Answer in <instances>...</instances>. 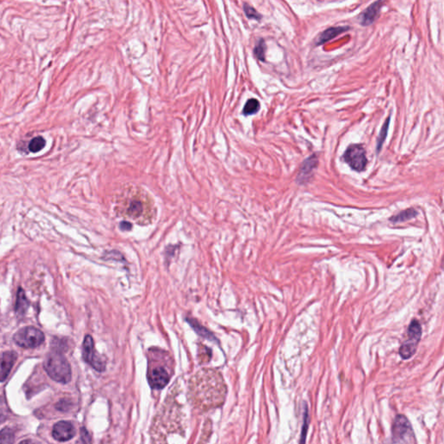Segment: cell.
Instances as JSON below:
<instances>
[{
    "mask_svg": "<svg viewBox=\"0 0 444 444\" xmlns=\"http://www.w3.org/2000/svg\"><path fill=\"white\" fill-rule=\"evenodd\" d=\"M45 144H46V141L44 137H40V136L34 137L32 138V140H31V142L29 143V151L31 153H37L45 148Z\"/></svg>",
    "mask_w": 444,
    "mask_h": 444,
    "instance_id": "d6986e66",
    "label": "cell"
},
{
    "mask_svg": "<svg viewBox=\"0 0 444 444\" xmlns=\"http://www.w3.org/2000/svg\"><path fill=\"white\" fill-rule=\"evenodd\" d=\"M260 104L259 101L255 98L249 99L246 104H245L243 109V114L245 115H255L260 110Z\"/></svg>",
    "mask_w": 444,
    "mask_h": 444,
    "instance_id": "ac0fdd59",
    "label": "cell"
},
{
    "mask_svg": "<svg viewBox=\"0 0 444 444\" xmlns=\"http://www.w3.org/2000/svg\"><path fill=\"white\" fill-rule=\"evenodd\" d=\"M318 164H319V160L315 155L308 157L307 159L302 163L297 181L300 184L307 182L310 179L311 176H313V171L317 168Z\"/></svg>",
    "mask_w": 444,
    "mask_h": 444,
    "instance_id": "9c48e42d",
    "label": "cell"
},
{
    "mask_svg": "<svg viewBox=\"0 0 444 444\" xmlns=\"http://www.w3.org/2000/svg\"><path fill=\"white\" fill-rule=\"evenodd\" d=\"M265 49L266 45L264 40H259L257 45H255V55L260 61H265Z\"/></svg>",
    "mask_w": 444,
    "mask_h": 444,
    "instance_id": "44dd1931",
    "label": "cell"
},
{
    "mask_svg": "<svg viewBox=\"0 0 444 444\" xmlns=\"http://www.w3.org/2000/svg\"><path fill=\"white\" fill-rule=\"evenodd\" d=\"M422 336V327L419 322L413 320L408 328V339L401 345L399 354L403 359H409L416 353L417 344Z\"/></svg>",
    "mask_w": 444,
    "mask_h": 444,
    "instance_id": "3957f363",
    "label": "cell"
},
{
    "mask_svg": "<svg viewBox=\"0 0 444 444\" xmlns=\"http://www.w3.org/2000/svg\"><path fill=\"white\" fill-rule=\"evenodd\" d=\"M1 444L14 443V434L8 428H4L1 430Z\"/></svg>",
    "mask_w": 444,
    "mask_h": 444,
    "instance_id": "ffe728a7",
    "label": "cell"
},
{
    "mask_svg": "<svg viewBox=\"0 0 444 444\" xmlns=\"http://www.w3.org/2000/svg\"><path fill=\"white\" fill-rule=\"evenodd\" d=\"M390 121H391V119H390V118H388V119L386 120L385 123L383 124V128L381 129V133H380L378 139H377V152L381 149L383 142L385 141L386 137H387V132H388Z\"/></svg>",
    "mask_w": 444,
    "mask_h": 444,
    "instance_id": "7402d4cb",
    "label": "cell"
},
{
    "mask_svg": "<svg viewBox=\"0 0 444 444\" xmlns=\"http://www.w3.org/2000/svg\"><path fill=\"white\" fill-rule=\"evenodd\" d=\"M20 444H35V442L31 441V440H25V441H21Z\"/></svg>",
    "mask_w": 444,
    "mask_h": 444,
    "instance_id": "cb8c5ba5",
    "label": "cell"
},
{
    "mask_svg": "<svg viewBox=\"0 0 444 444\" xmlns=\"http://www.w3.org/2000/svg\"><path fill=\"white\" fill-rule=\"evenodd\" d=\"M416 215H417V212H416V210L413 209V208H410V209L404 210V211H402L399 214H397V215L392 216L391 218V222H393V223L403 222V221H408V220L414 218Z\"/></svg>",
    "mask_w": 444,
    "mask_h": 444,
    "instance_id": "2e32d148",
    "label": "cell"
},
{
    "mask_svg": "<svg viewBox=\"0 0 444 444\" xmlns=\"http://www.w3.org/2000/svg\"><path fill=\"white\" fill-rule=\"evenodd\" d=\"M344 162L355 171L364 170L367 165L365 149L360 144H352L347 148L344 154Z\"/></svg>",
    "mask_w": 444,
    "mask_h": 444,
    "instance_id": "277c9868",
    "label": "cell"
},
{
    "mask_svg": "<svg viewBox=\"0 0 444 444\" xmlns=\"http://www.w3.org/2000/svg\"><path fill=\"white\" fill-rule=\"evenodd\" d=\"M28 299L25 296V291L20 287L18 289V292H17V302H16L15 311H16L17 314L22 316L26 313V311L28 309Z\"/></svg>",
    "mask_w": 444,
    "mask_h": 444,
    "instance_id": "9a60e30c",
    "label": "cell"
},
{
    "mask_svg": "<svg viewBox=\"0 0 444 444\" xmlns=\"http://www.w3.org/2000/svg\"><path fill=\"white\" fill-rule=\"evenodd\" d=\"M244 11H245L246 16L248 17L249 20H257V21H260L261 20V16H260V13L254 7L249 6L248 4L244 5Z\"/></svg>",
    "mask_w": 444,
    "mask_h": 444,
    "instance_id": "603a6c76",
    "label": "cell"
},
{
    "mask_svg": "<svg viewBox=\"0 0 444 444\" xmlns=\"http://www.w3.org/2000/svg\"><path fill=\"white\" fill-rule=\"evenodd\" d=\"M83 358L87 363L98 372H104L105 370V362L96 353L92 337L87 335L83 343Z\"/></svg>",
    "mask_w": 444,
    "mask_h": 444,
    "instance_id": "8992f818",
    "label": "cell"
},
{
    "mask_svg": "<svg viewBox=\"0 0 444 444\" xmlns=\"http://www.w3.org/2000/svg\"><path fill=\"white\" fill-rule=\"evenodd\" d=\"M145 203L140 199L133 198L126 208V214L132 218H139L144 213Z\"/></svg>",
    "mask_w": 444,
    "mask_h": 444,
    "instance_id": "7c38bea8",
    "label": "cell"
},
{
    "mask_svg": "<svg viewBox=\"0 0 444 444\" xmlns=\"http://www.w3.org/2000/svg\"><path fill=\"white\" fill-rule=\"evenodd\" d=\"M13 340L18 346L32 349L40 346L45 341V334L34 326L24 327L13 336Z\"/></svg>",
    "mask_w": 444,
    "mask_h": 444,
    "instance_id": "7a4b0ae2",
    "label": "cell"
},
{
    "mask_svg": "<svg viewBox=\"0 0 444 444\" xmlns=\"http://www.w3.org/2000/svg\"><path fill=\"white\" fill-rule=\"evenodd\" d=\"M75 428L72 423L66 421H62L54 425L52 436L59 441H69L75 436Z\"/></svg>",
    "mask_w": 444,
    "mask_h": 444,
    "instance_id": "52a82bcc",
    "label": "cell"
},
{
    "mask_svg": "<svg viewBox=\"0 0 444 444\" xmlns=\"http://www.w3.org/2000/svg\"><path fill=\"white\" fill-rule=\"evenodd\" d=\"M44 367L50 378L56 382L67 383L71 379L70 363L59 351H53L47 355Z\"/></svg>",
    "mask_w": 444,
    "mask_h": 444,
    "instance_id": "6da1fadb",
    "label": "cell"
},
{
    "mask_svg": "<svg viewBox=\"0 0 444 444\" xmlns=\"http://www.w3.org/2000/svg\"><path fill=\"white\" fill-rule=\"evenodd\" d=\"M169 381L168 372L162 367H157L149 372L148 383L154 389H162Z\"/></svg>",
    "mask_w": 444,
    "mask_h": 444,
    "instance_id": "ba28073f",
    "label": "cell"
},
{
    "mask_svg": "<svg viewBox=\"0 0 444 444\" xmlns=\"http://www.w3.org/2000/svg\"><path fill=\"white\" fill-rule=\"evenodd\" d=\"M382 6H383V3L378 1V2L372 4V6H370L368 8L366 9L360 16L361 25L367 26V25H372V23H374L375 20H377V16L379 14L380 9Z\"/></svg>",
    "mask_w": 444,
    "mask_h": 444,
    "instance_id": "8fae6325",
    "label": "cell"
},
{
    "mask_svg": "<svg viewBox=\"0 0 444 444\" xmlns=\"http://www.w3.org/2000/svg\"><path fill=\"white\" fill-rule=\"evenodd\" d=\"M414 434L411 422L407 417L398 415L392 426V440L394 444H404L413 438Z\"/></svg>",
    "mask_w": 444,
    "mask_h": 444,
    "instance_id": "5b68a950",
    "label": "cell"
},
{
    "mask_svg": "<svg viewBox=\"0 0 444 444\" xmlns=\"http://www.w3.org/2000/svg\"><path fill=\"white\" fill-rule=\"evenodd\" d=\"M348 30H349V27H332V28L327 29L324 32L320 34V36L317 40V45L325 44L330 40H333L336 36L344 33Z\"/></svg>",
    "mask_w": 444,
    "mask_h": 444,
    "instance_id": "4fadbf2b",
    "label": "cell"
},
{
    "mask_svg": "<svg viewBox=\"0 0 444 444\" xmlns=\"http://www.w3.org/2000/svg\"><path fill=\"white\" fill-rule=\"evenodd\" d=\"M17 358V354L15 352H4L1 361V382H4L8 377Z\"/></svg>",
    "mask_w": 444,
    "mask_h": 444,
    "instance_id": "30bf717a",
    "label": "cell"
},
{
    "mask_svg": "<svg viewBox=\"0 0 444 444\" xmlns=\"http://www.w3.org/2000/svg\"><path fill=\"white\" fill-rule=\"evenodd\" d=\"M309 422H310V418H309V412H308L307 405L304 404V416H303V425H302L301 435H300L299 444H305V440H306V436H307L308 429H309Z\"/></svg>",
    "mask_w": 444,
    "mask_h": 444,
    "instance_id": "e0dca14e",
    "label": "cell"
},
{
    "mask_svg": "<svg viewBox=\"0 0 444 444\" xmlns=\"http://www.w3.org/2000/svg\"><path fill=\"white\" fill-rule=\"evenodd\" d=\"M187 320L189 323L190 325L193 327V329L196 331V333L198 335L201 336L202 338H206V339H208V340L217 341V339L215 338V335L210 331H208L206 327L201 325L196 319H187Z\"/></svg>",
    "mask_w": 444,
    "mask_h": 444,
    "instance_id": "5bb4252c",
    "label": "cell"
}]
</instances>
